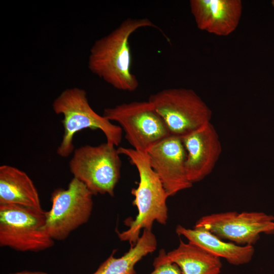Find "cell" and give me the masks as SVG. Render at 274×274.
I'll list each match as a JSON object with an SVG mask.
<instances>
[{"label": "cell", "instance_id": "7", "mask_svg": "<svg viewBox=\"0 0 274 274\" xmlns=\"http://www.w3.org/2000/svg\"><path fill=\"white\" fill-rule=\"evenodd\" d=\"M103 116L118 123L132 149L147 151L171 135L162 117L149 101H133L104 110Z\"/></svg>", "mask_w": 274, "mask_h": 274}, {"label": "cell", "instance_id": "2", "mask_svg": "<svg viewBox=\"0 0 274 274\" xmlns=\"http://www.w3.org/2000/svg\"><path fill=\"white\" fill-rule=\"evenodd\" d=\"M117 150L136 167L140 178L138 187L131 191L134 196L133 204L137 208L138 215L134 219H127L124 221L128 229L117 232L121 241L128 242L133 247L140 238L142 229L152 230L155 221L166 224L168 218L166 200L169 196L151 166L147 152L122 147Z\"/></svg>", "mask_w": 274, "mask_h": 274}, {"label": "cell", "instance_id": "13", "mask_svg": "<svg viewBox=\"0 0 274 274\" xmlns=\"http://www.w3.org/2000/svg\"><path fill=\"white\" fill-rule=\"evenodd\" d=\"M165 262L177 264L182 274H219L222 266L220 258L181 239L178 247L168 253L160 250L153 265L154 267Z\"/></svg>", "mask_w": 274, "mask_h": 274}, {"label": "cell", "instance_id": "14", "mask_svg": "<svg viewBox=\"0 0 274 274\" xmlns=\"http://www.w3.org/2000/svg\"><path fill=\"white\" fill-rule=\"evenodd\" d=\"M176 232L209 253L224 258L229 263L240 265L249 263L255 252L253 246H241L223 240L209 231L200 227L187 228L178 225Z\"/></svg>", "mask_w": 274, "mask_h": 274}, {"label": "cell", "instance_id": "4", "mask_svg": "<svg viewBox=\"0 0 274 274\" xmlns=\"http://www.w3.org/2000/svg\"><path fill=\"white\" fill-rule=\"evenodd\" d=\"M46 228V211L0 204V246L19 252H40L53 246Z\"/></svg>", "mask_w": 274, "mask_h": 274}, {"label": "cell", "instance_id": "6", "mask_svg": "<svg viewBox=\"0 0 274 274\" xmlns=\"http://www.w3.org/2000/svg\"><path fill=\"white\" fill-rule=\"evenodd\" d=\"M148 100L163 118L171 135L182 137L211 122V110L192 89H163L151 95Z\"/></svg>", "mask_w": 274, "mask_h": 274}, {"label": "cell", "instance_id": "1", "mask_svg": "<svg viewBox=\"0 0 274 274\" xmlns=\"http://www.w3.org/2000/svg\"><path fill=\"white\" fill-rule=\"evenodd\" d=\"M148 27L159 28L148 18H128L109 35L97 40L89 54L90 71L117 89L135 90L139 81L131 71L129 40L138 29Z\"/></svg>", "mask_w": 274, "mask_h": 274}, {"label": "cell", "instance_id": "9", "mask_svg": "<svg viewBox=\"0 0 274 274\" xmlns=\"http://www.w3.org/2000/svg\"><path fill=\"white\" fill-rule=\"evenodd\" d=\"M194 227L238 245L253 246L261 234H274V217L262 212L228 211L203 216Z\"/></svg>", "mask_w": 274, "mask_h": 274}, {"label": "cell", "instance_id": "16", "mask_svg": "<svg viewBox=\"0 0 274 274\" xmlns=\"http://www.w3.org/2000/svg\"><path fill=\"white\" fill-rule=\"evenodd\" d=\"M157 242L152 230H143L142 234L133 247L120 257L110 256L92 274H135L136 264L144 257L153 252Z\"/></svg>", "mask_w": 274, "mask_h": 274}, {"label": "cell", "instance_id": "18", "mask_svg": "<svg viewBox=\"0 0 274 274\" xmlns=\"http://www.w3.org/2000/svg\"><path fill=\"white\" fill-rule=\"evenodd\" d=\"M10 274H49L42 271L23 270L11 273Z\"/></svg>", "mask_w": 274, "mask_h": 274}, {"label": "cell", "instance_id": "15", "mask_svg": "<svg viewBox=\"0 0 274 274\" xmlns=\"http://www.w3.org/2000/svg\"><path fill=\"white\" fill-rule=\"evenodd\" d=\"M0 204L42 208L38 190L28 176L15 167L0 166Z\"/></svg>", "mask_w": 274, "mask_h": 274}, {"label": "cell", "instance_id": "11", "mask_svg": "<svg viewBox=\"0 0 274 274\" xmlns=\"http://www.w3.org/2000/svg\"><path fill=\"white\" fill-rule=\"evenodd\" d=\"M181 138L187 152V178L192 184L199 182L212 173L221 154L217 131L210 122Z\"/></svg>", "mask_w": 274, "mask_h": 274}, {"label": "cell", "instance_id": "17", "mask_svg": "<svg viewBox=\"0 0 274 274\" xmlns=\"http://www.w3.org/2000/svg\"><path fill=\"white\" fill-rule=\"evenodd\" d=\"M149 274H182L179 266L174 263L165 262L156 266Z\"/></svg>", "mask_w": 274, "mask_h": 274}, {"label": "cell", "instance_id": "3", "mask_svg": "<svg viewBox=\"0 0 274 274\" xmlns=\"http://www.w3.org/2000/svg\"><path fill=\"white\" fill-rule=\"evenodd\" d=\"M53 109L55 113L63 116L64 133L57 150L62 157H66L73 152L74 135L85 128L101 130L107 143L111 145L118 146L121 142V127L96 113L90 107L83 89L74 87L65 90L54 100Z\"/></svg>", "mask_w": 274, "mask_h": 274}, {"label": "cell", "instance_id": "12", "mask_svg": "<svg viewBox=\"0 0 274 274\" xmlns=\"http://www.w3.org/2000/svg\"><path fill=\"white\" fill-rule=\"evenodd\" d=\"M190 8L197 27L219 36H227L237 28L242 15L240 0H191Z\"/></svg>", "mask_w": 274, "mask_h": 274}, {"label": "cell", "instance_id": "5", "mask_svg": "<svg viewBox=\"0 0 274 274\" xmlns=\"http://www.w3.org/2000/svg\"><path fill=\"white\" fill-rule=\"evenodd\" d=\"M119 155L115 146L107 143L96 146L85 145L74 151L69 163L70 171L93 195L113 196L120 178Z\"/></svg>", "mask_w": 274, "mask_h": 274}, {"label": "cell", "instance_id": "8", "mask_svg": "<svg viewBox=\"0 0 274 274\" xmlns=\"http://www.w3.org/2000/svg\"><path fill=\"white\" fill-rule=\"evenodd\" d=\"M93 195L82 182L74 177L66 189L54 190L51 197V208L46 211V228L53 240H64L88 221L93 209Z\"/></svg>", "mask_w": 274, "mask_h": 274}, {"label": "cell", "instance_id": "19", "mask_svg": "<svg viewBox=\"0 0 274 274\" xmlns=\"http://www.w3.org/2000/svg\"><path fill=\"white\" fill-rule=\"evenodd\" d=\"M271 3L273 7H274V0L271 1Z\"/></svg>", "mask_w": 274, "mask_h": 274}, {"label": "cell", "instance_id": "10", "mask_svg": "<svg viewBox=\"0 0 274 274\" xmlns=\"http://www.w3.org/2000/svg\"><path fill=\"white\" fill-rule=\"evenodd\" d=\"M147 154L169 196L192 186L186 175L187 152L181 137L170 135L151 147Z\"/></svg>", "mask_w": 274, "mask_h": 274}]
</instances>
